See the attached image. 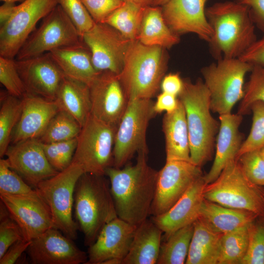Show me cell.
<instances>
[{
    "mask_svg": "<svg viewBox=\"0 0 264 264\" xmlns=\"http://www.w3.org/2000/svg\"><path fill=\"white\" fill-rule=\"evenodd\" d=\"M60 110L72 116L82 127L91 113L89 86L65 75L55 100Z\"/></svg>",
    "mask_w": 264,
    "mask_h": 264,
    "instance_id": "29",
    "label": "cell"
},
{
    "mask_svg": "<svg viewBox=\"0 0 264 264\" xmlns=\"http://www.w3.org/2000/svg\"><path fill=\"white\" fill-rule=\"evenodd\" d=\"M205 14L214 32L209 49L217 60L240 58L257 40L248 7L236 0L216 2Z\"/></svg>",
    "mask_w": 264,
    "mask_h": 264,
    "instance_id": "2",
    "label": "cell"
},
{
    "mask_svg": "<svg viewBox=\"0 0 264 264\" xmlns=\"http://www.w3.org/2000/svg\"><path fill=\"white\" fill-rule=\"evenodd\" d=\"M82 40L90 51L97 72L109 71L119 74L132 41L104 22L95 23L83 35Z\"/></svg>",
    "mask_w": 264,
    "mask_h": 264,
    "instance_id": "14",
    "label": "cell"
},
{
    "mask_svg": "<svg viewBox=\"0 0 264 264\" xmlns=\"http://www.w3.org/2000/svg\"><path fill=\"white\" fill-rule=\"evenodd\" d=\"M17 5L12 2H4L0 6V26L4 24L15 12Z\"/></svg>",
    "mask_w": 264,
    "mask_h": 264,
    "instance_id": "52",
    "label": "cell"
},
{
    "mask_svg": "<svg viewBox=\"0 0 264 264\" xmlns=\"http://www.w3.org/2000/svg\"><path fill=\"white\" fill-rule=\"evenodd\" d=\"M95 23L102 22L124 0H81Z\"/></svg>",
    "mask_w": 264,
    "mask_h": 264,
    "instance_id": "46",
    "label": "cell"
},
{
    "mask_svg": "<svg viewBox=\"0 0 264 264\" xmlns=\"http://www.w3.org/2000/svg\"><path fill=\"white\" fill-rule=\"evenodd\" d=\"M23 108L12 134V144L30 139H39L53 116L60 110L55 100L26 93Z\"/></svg>",
    "mask_w": 264,
    "mask_h": 264,
    "instance_id": "22",
    "label": "cell"
},
{
    "mask_svg": "<svg viewBox=\"0 0 264 264\" xmlns=\"http://www.w3.org/2000/svg\"><path fill=\"white\" fill-rule=\"evenodd\" d=\"M169 0H154V5L162 6Z\"/></svg>",
    "mask_w": 264,
    "mask_h": 264,
    "instance_id": "54",
    "label": "cell"
},
{
    "mask_svg": "<svg viewBox=\"0 0 264 264\" xmlns=\"http://www.w3.org/2000/svg\"><path fill=\"white\" fill-rule=\"evenodd\" d=\"M162 130L165 139L166 161H191L186 113L179 100L176 110L164 114L162 119Z\"/></svg>",
    "mask_w": 264,
    "mask_h": 264,
    "instance_id": "26",
    "label": "cell"
},
{
    "mask_svg": "<svg viewBox=\"0 0 264 264\" xmlns=\"http://www.w3.org/2000/svg\"><path fill=\"white\" fill-rule=\"evenodd\" d=\"M253 66L239 58H221L201 69L212 112L219 115L231 113L244 95L245 77Z\"/></svg>",
    "mask_w": 264,
    "mask_h": 264,
    "instance_id": "7",
    "label": "cell"
},
{
    "mask_svg": "<svg viewBox=\"0 0 264 264\" xmlns=\"http://www.w3.org/2000/svg\"><path fill=\"white\" fill-rule=\"evenodd\" d=\"M145 7L130 1L123 3L103 21L117 30L125 38L137 39Z\"/></svg>",
    "mask_w": 264,
    "mask_h": 264,
    "instance_id": "33",
    "label": "cell"
},
{
    "mask_svg": "<svg viewBox=\"0 0 264 264\" xmlns=\"http://www.w3.org/2000/svg\"><path fill=\"white\" fill-rule=\"evenodd\" d=\"M15 62L27 93L56 100L65 75L50 52Z\"/></svg>",
    "mask_w": 264,
    "mask_h": 264,
    "instance_id": "16",
    "label": "cell"
},
{
    "mask_svg": "<svg viewBox=\"0 0 264 264\" xmlns=\"http://www.w3.org/2000/svg\"><path fill=\"white\" fill-rule=\"evenodd\" d=\"M239 58L252 65L264 66V36L257 40Z\"/></svg>",
    "mask_w": 264,
    "mask_h": 264,
    "instance_id": "47",
    "label": "cell"
},
{
    "mask_svg": "<svg viewBox=\"0 0 264 264\" xmlns=\"http://www.w3.org/2000/svg\"><path fill=\"white\" fill-rule=\"evenodd\" d=\"M138 4L144 7L154 5V0H124Z\"/></svg>",
    "mask_w": 264,
    "mask_h": 264,
    "instance_id": "53",
    "label": "cell"
},
{
    "mask_svg": "<svg viewBox=\"0 0 264 264\" xmlns=\"http://www.w3.org/2000/svg\"><path fill=\"white\" fill-rule=\"evenodd\" d=\"M31 241L22 239L13 244L0 258V264L16 263L22 254L26 251Z\"/></svg>",
    "mask_w": 264,
    "mask_h": 264,
    "instance_id": "49",
    "label": "cell"
},
{
    "mask_svg": "<svg viewBox=\"0 0 264 264\" xmlns=\"http://www.w3.org/2000/svg\"><path fill=\"white\" fill-rule=\"evenodd\" d=\"M178 97L186 113L191 161L201 167L212 158L220 121L211 114L209 92L202 79L183 80Z\"/></svg>",
    "mask_w": 264,
    "mask_h": 264,
    "instance_id": "3",
    "label": "cell"
},
{
    "mask_svg": "<svg viewBox=\"0 0 264 264\" xmlns=\"http://www.w3.org/2000/svg\"><path fill=\"white\" fill-rule=\"evenodd\" d=\"M117 128L90 113L77 137L72 162L80 165L85 173L106 176V170L113 166Z\"/></svg>",
    "mask_w": 264,
    "mask_h": 264,
    "instance_id": "9",
    "label": "cell"
},
{
    "mask_svg": "<svg viewBox=\"0 0 264 264\" xmlns=\"http://www.w3.org/2000/svg\"><path fill=\"white\" fill-rule=\"evenodd\" d=\"M58 4L57 0H25L18 5L11 18L0 26V56L16 57L37 22Z\"/></svg>",
    "mask_w": 264,
    "mask_h": 264,
    "instance_id": "12",
    "label": "cell"
},
{
    "mask_svg": "<svg viewBox=\"0 0 264 264\" xmlns=\"http://www.w3.org/2000/svg\"><path fill=\"white\" fill-rule=\"evenodd\" d=\"M81 129L82 126L72 116L60 110L39 139L43 143L68 140L77 137Z\"/></svg>",
    "mask_w": 264,
    "mask_h": 264,
    "instance_id": "36",
    "label": "cell"
},
{
    "mask_svg": "<svg viewBox=\"0 0 264 264\" xmlns=\"http://www.w3.org/2000/svg\"><path fill=\"white\" fill-rule=\"evenodd\" d=\"M179 100L177 96L165 92H162L157 96L154 103V110L155 114L163 111L171 113L177 108Z\"/></svg>",
    "mask_w": 264,
    "mask_h": 264,
    "instance_id": "50",
    "label": "cell"
},
{
    "mask_svg": "<svg viewBox=\"0 0 264 264\" xmlns=\"http://www.w3.org/2000/svg\"><path fill=\"white\" fill-rule=\"evenodd\" d=\"M165 48L132 41L118 74L128 101L151 99L160 87L167 67Z\"/></svg>",
    "mask_w": 264,
    "mask_h": 264,
    "instance_id": "5",
    "label": "cell"
},
{
    "mask_svg": "<svg viewBox=\"0 0 264 264\" xmlns=\"http://www.w3.org/2000/svg\"><path fill=\"white\" fill-rule=\"evenodd\" d=\"M194 223L173 232L161 242L156 264H185L194 232Z\"/></svg>",
    "mask_w": 264,
    "mask_h": 264,
    "instance_id": "32",
    "label": "cell"
},
{
    "mask_svg": "<svg viewBox=\"0 0 264 264\" xmlns=\"http://www.w3.org/2000/svg\"><path fill=\"white\" fill-rule=\"evenodd\" d=\"M237 160L250 181L257 185L264 186V158L260 149L246 152Z\"/></svg>",
    "mask_w": 264,
    "mask_h": 264,
    "instance_id": "45",
    "label": "cell"
},
{
    "mask_svg": "<svg viewBox=\"0 0 264 264\" xmlns=\"http://www.w3.org/2000/svg\"><path fill=\"white\" fill-rule=\"evenodd\" d=\"M0 258L16 242L23 239L22 231L10 216L4 204L0 201Z\"/></svg>",
    "mask_w": 264,
    "mask_h": 264,
    "instance_id": "44",
    "label": "cell"
},
{
    "mask_svg": "<svg viewBox=\"0 0 264 264\" xmlns=\"http://www.w3.org/2000/svg\"><path fill=\"white\" fill-rule=\"evenodd\" d=\"M147 154L139 151L134 165L110 167L105 174L118 217L136 226L151 215L156 189L158 171L148 165Z\"/></svg>",
    "mask_w": 264,
    "mask_h": 264,
    "instance_id": "1",
    "label": "cell"
},
{
    "mask_svg": "<svg viewBox=\"0 0 264 264\" xmlns=\"http://www.w3.org/2000/svg\"><path fill=\"white\" fill-rule=\"evenodd\" d=\"M242 116L238 113L219 115L215 157L209 171L204 175L206 184L215 181L229 162L236 160L244 141L243 134L239 130Z\"/></svg>",
    "mask_w": 264,
    "mask_h": 264,
    "instance_id": "24",
    "label": "cell"
},
{
    "mask_svg": "<svg viewBox=\"0 0 264 264\" xmlns=\"http://www.w3.org/2000/svg\"><path fill=\"white\" fill-rule=\"evenodd\" d=\"M154 105L151 99L129 101L116 132L113 167L122 168L135 153L148 152L146 132L150 120L155 114Z\"/></svg>",
    "mask_w": 264,
    "mask_h": 264,
    "instance_id": "10",
    "label": "cell"
},
{
    "mask_svg": "<svg viewBox=\"0 0 264 264\" xmlns=\"http://www.w3.org/2000/svg\"><path fill=\"white\" fill-rule=\"evenodd\" d=\"M261 154L264 158V146L260 149Z\"/></svg>",
    "mask_w": 264,
    "mask_h": 264,
    "instance_id": "56",
    "label": "cell"
},
{
    "mask_svg": "<svg viewBox=\"0 0 264 264\" xmlns=\"http://www.w3.org/2000/svg\"><path fill=\"white\" fill-rule=\"evenodd\" d=\"M50 53L66 76L89 87L100 73L95 69L90 51L84 43L57 48Z\"/></svg>",
    "mask_w": 264,
    "mask_h": 264,
    "instance_id": "25",
    "label": "cell"
},
{
    "mask_svg": "<svg viewBox=\"0 0 264 264\" xmlns=\"http://www.w3.org/2000/svg\"><path fill=\"white\" fill-rule=\"evenodd\" d=\"M183 87V80L178 73H170L163 78L160 84L162 92L178 96Z\"/></svg>",
    "mask_w": 264,
    "mask_h": 264,
    "instance_id": "51",
    "label": "cell"
},
{
    "mask_svg": "<svg viewBox=\"0 0 264 264\" xmlns=\"http://www.w3.org/2000/svg\"><path fill=\"white\" fill-rule=\"evenodd\" d=\"M105 176L84 173L76 184L74 195L75 215L88 247L95 241L104 226L118 217Z\"/></svg>",
    "mask_w": 264,
    "mask_h": 264,
    "instance_id": "4",
    "label": "cell"
},
{
    "mask_svg": "<svg viewBox=\"0 0 264 264\" xmlns=\"http://www.w3.org/2000/svg\"><path fill=\"white\" fill-rule=\"evenodd\" d=\"M203 197L220 205L264 217V189L249 180L236 159L227 164L215 181L205 185Z\"/></svg>",
    "mask_w": 264,
    "mask_h": 264,
    "instance_id": "6",
    "label": "cell"
},
{
    "mask_svg": "<svg viewBox=\"0 0 264 264\" xmlns=\"http://www.w3.org/2000/svg\"><path fill=\"white\" fill-rule=\"evenodd\" d=\"M137 40L148 46H159L169 49L180 40L167 24L161 6L146 7Z\"/></svg>",
    "mask_w": 264,
    "mask_h": 264,
    "instance_id": "30",
    "label": "cell"
},
{
    "mask_svg": "<svg viewBox=\"0 0 264 264\" xmlns=\"http://www.w3.org/2000/svg\"><path fill=\"white\" fill-rule=\"evenodd\" d=\"M0 82L13 96L22 98L27 93L14 59L0 56Z\"/></svg>",
    "mask_w": 264,
    "mask_h": 264,
    "instance_id": "42",
    "label": "cell"
},
{
    "mask_svg": "<svg viewBox=\"0 0 264 264\" xmlns=\"http://www.w3.org/2000/svg\"><path fill=\"white\" fill-rule=\"evenodd\" d=\"M82 43L77 29L58 4L43 19L41 25L21 48L15 60L28 59L57 48Z\"/></svg>",
    "mask_w": 264,
    "mask_h": 264,
    "instance_id": "11",
    "label": "cell"
},
{
    "mask_svg": "<svg viewBox=\"0 0 264 264\" xmlns=\"http://www.w3.org/2000/svg\"><path fill=\"white\" fill-rule=\"evenodd\" d=\"M0 198L21 228L24 239L32 241L55 227L49 209L38 192L27 196L0 194Z\"/></svg>",
    "mask_w": 264,
    "mask_h": 264,
    "instance_id": "15",
    "label": "cell"
},
{
    "mask_svg": "<svg viewBox=\"0 0 264 264\" xmlns=\"http://www.w3.org/2000/svg\"><path fill=\"white\" fill-rule=\"evenodd\" d=\"M77 144V137L63 141L42 143L48 161L59 172L64 170L71 164Z\"/></svg>",
    "mask_w": 264,
    "mask_h": 264,
    "instance_id": "39",
    "label": "cell"
},
{
    "mask_svg": "<svg viewBox=\"0 0 264 264\" xmlns=\"http://www.w3.org/2000/svg\"><path fill=\"white\" fill-rule=\"evenodd\" d=\"M241 264H264V217H258L248 226V243Z\"/></svg>",
    "mask_w": 264,
    "mask_h": 264,
    "instance_id": "40",
    "label": "cell"
},
{
    "mask_svg": "<svg viewBox=\"0 0 264 264\" xmlns=\"http://www.w3.org/2000/svg\"><path fill=\"white\" fill-rule=\"evenodd\" d=\"M246 6L256 26L264 32V0H236Z\"/></svg>",
    "mask_w": 264,
    "mask_h": 264,
    "instance_id": "48",
    "label": "cell"
},
{
    "mask_svg": "<svg viewBox=\"0 0 264 264\" xmlns=\"http://www.w3.org/2000/svg\"><path fill=\"white\" fill-rule=\"evenodd\" d=\"M252 113V123L247 138L242 145L237 156L236 160L243 154L264 146V103L256 101L250 108Z\"/></svg>",
    "mask_w": 264,
    "mask_h": 264,
    "instance_id": "38",
    "label": "cell"
},
{
    "mask_svg": "<svg viewBox=\"0 0 264 264\" xmlns=\"http://www.w3.org/2000/svg\"><path fill=\"white\" fill-rule=\"evenodd\" d=\"M204 175L197 179L167 212L151 220L167 237L176 230L194 223L198 219L204 198L206 185Z\"/></svg>",
    "mask_w": 264,
    "mask_h": 264,
    "instance_id": "23",
    "label": "cell"
},
{
    "mask_svg": "<svg viewBox=\"0 0 264 264\" xmlns=\"http://www.w3.org/2000/svg\"><path fill=\"white\" fill-rule=\"evenodd\" d=\"M37 193L9 167L6 159L0 160V194L27 196Z\"/></svg>",
    "mask_w": 264,
    "mask_h": 264,
    "instance_id": "41",
    "label": "cell"
},
{
    "mask_svg": "<svg viewBox=\"0 0 264 264\" xmlns=\"http://www.w3.org/2000/svg\"><path fill=\"white\" fill-rule=\"evenodd\" d=\"M194 226L185 264H218L222 234L211 230L198 219Z\"/></svg>",
    "mask_w": 264,
    "mask_h": 264,
    "instance_id": "31",
    "label": "cell"
},
{
    "mask_svg": "<svg viewBox=\"0 0 264 264\" xmlns=\"http://www.w3.org/2000/svg\"><path fill=\"white\" fill-rule=\"evenodd\" d=\"M258 217L253 212L226 207L204 198L198 219L211 230L222 234L247 226Z\"/></svg>",
    "mask_w": 264,
    "mask_h": 264,
    "instance_id": "27",
    "label": "cell"
},
{
    "mask_svg": "<svg viewBox=\"0 0 264 264\" xmlns=\"http://www.w3.org/2000/svg\"><path fill=\"white\" fill-rule=\"evenodd\" d=\"M0 0L3 2H12L16 3V2H18V1L22 2L25 0Z\"/></svg>",
    "mask_w": 264,
    "mask_h": 264,
    "instance_id": "55",
    "label": "cell"
},
{
    "mask_svg": "<svg viewBox=\"0 0 264 264\" xmlns=\"http://www.w3.org/2000/svg\"><path fill=\"white\" fill-rule=\"evenodd\" d=\"M248 226L222 234L218 264H241L248 246Z\"/></svg>",
    "mask_w": 264,
    "mask_h": 264,
    "instance_id": "35",
    "label": "cell"
},
{
    "mask_svg": "<svg viewBox=\"0 0 264 264\" xmlns=\"http://www.w3.org/2000/svg\"><path fill=\"white\" fill-rule=\"evenodd\" d=\"M84 173L80 165L72 162L64 170L41 182L35 189L48 206L55 228L73 240L77 238L79 229L72 218L74 193Z\"/></svg>",
    "mask_w": 264,
    "mask_h": 264,
    "instance_id": "8",
    "label": "cell"
},
{
    "mask_svg": "<svg viewBox=\"0 0 264 264\" xmlns=\"http://www.w3.org/2000/svg\"><path fill=\"white\" fill-rule=\"evenodd\" d=\"M10 168L34 189L59 172L48 161L39 139H30L9 146L5 153Z\"/></svg>",
    "mask_w": 264,
    "mask_h": 264,
    "instance_id": "18",
    "label": "cell"
},
{
    "mask_svg": "<svg viewBox=\"0 0 264 264\" xmlns=\"http://www.w3.org/2000/svg\"><path fill=\"white\" fill-rule=\"evenodd\" d=\"M250 73L237 112L242 115L250 112V107L255 102L264 103V66L253 65Z\"/></svg>",
    "mask_w": 264,
    "mask_h": 264,
    "instance_id": "37",
    "label": "cell"
},
{
    "mask_svg": "<svg viewBox=\"0 0 264 264\" xmlns=\"http://www.w3.org/2000/svg\"><path fill=\"white\" fill-rule=\"evenodd\" d=\"M201 168L191 161H166L158 172L151 215L159 216L169 210L190 186L203 176Z\"/></svg>",
    "mask_w": 264,
    "mask_h": 264,
    "instance_id": "13",
    "label": "cell"
},
{
    "mask_svg": "<svg viewBox=\"0 0 264 264\" xmlns=\"http://www.w3.org/2000/svg\"><path fill=\"white\" fill-rule=\"evenodd\" d=\"M26 251L32 264H86L88 259L73 240L55 227L33 239Z\"/></svg>",
    "mask_w": 264,
    "mask_h": 264,
    "instance_id": "19",
    "label": "cell"
},
{
    "mask_svg": "<svg viewBox=\"0 0 264 264\" xmlns=\"http://www.w3.org/2000/svg\"><path fill=\"white\" fill-rule=\"evenodd\" d=\"M58 4L73 23L80 35L90 30L95 22L81 0H57Z\"/></svg>",
    "mask_w": 264,
    "mask_h": 264,
    "instance_id": "43",
    "label": "cell"
},
{
    "mask_svg": "<svg viewBox=\"0 0 264 264\" xmlns=\"http://www.w3.org/2000/svg\"><path fill=\"white\" fill-rule=\"evenodd\" d=\"M0 109V156L3 157L9 146L13 130L18 123L23 108L22 98L1 93Z\"/></svg>",
    "mask_w": 264,
    "mask_h": 264,
    "instance_id": "34",
    "label": "cell"
},
{
    "mask_svg": "<svg viewBox=\"0 0 264 264\" xmlns=\"http://www.w3.org/2000/svg\"><path fill=\"white\" fill-rule=\"evenodd\" d=\"M89 87L91 114L106 123L118 127L129 102L118 75L101 72Z\"/></svg>",
    "mask_w": 264,
    "mask_h": 264,
    "instance_id": "17",
    "label": "cell"
},
{
    "mask_svg": "<svg viewBox=\"0 0 264 264\" xmlns=\"http://www.w3.org/2000/svg\"><path fill=\"white\" fill-rule=\"evenodd\" d=\"M137 226L118 217L109 222L88 246L86 264H103L111 259L118 260L122 264L129 251Z\"/></svg>",
    "mask_w": 264,
    "mask_h": 264,
    "instance_id": "21",
    "label": "cell"
},
{
    "mask_svg": "<svg viewBox=\"0 0 264 264\" xmlns=\"http://www.w3.org/2000/svg\"><path fill=\"white\" fill-rule=\"evenodd\" d=\"M163 233L151 219L138 225L122 264H156Z\"/></svg>",
    "mask_w": 264,
    "mask_h": 264,
    "instance_id": "28",
    "label": "cell"
},
{
    "mask_svg": "<svg viewBox=\"0 0 264 264\" xmlns=\"http://www.w3.org/2000/svg\"><path fill=\"white\" fill-rule=\"evenodd\" d=\"M207 0H169L161 6L165 21L176 35L194 33L209 43L214 32L205 14Z\"/></svg>",
    "mask_w": 264,
    "mask_h": 264,
    "instance_id": "20",
    "label": "cell"
}]
</instances>
